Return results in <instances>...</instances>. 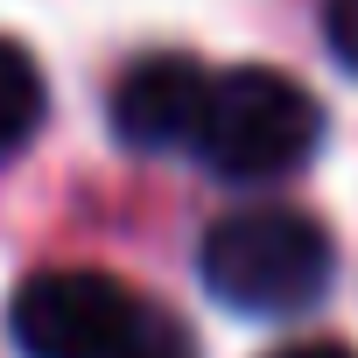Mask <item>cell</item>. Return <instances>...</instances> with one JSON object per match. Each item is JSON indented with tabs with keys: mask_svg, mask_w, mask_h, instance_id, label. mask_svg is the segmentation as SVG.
I'll return each mask as SVG.
<instances>
[{
	"mask_svg": "<svg viewBox=\"0 0 358 358\" xmlns=\"http://www.w3.org/2000/svg\"><path fill=\"white\" fill-rule=\"evenodd\" d=\"M197 274L239 316H302L330 295L337 246L295 204H246V211H225L204 232Z\"/></svg>",
	"mask_w": 358,
	"mask_h": 358,
	"instance_id": "6da1fadb",
	"label": "cell"
},
{
	"mask_svg": "<svg viewBox=\"0 0 358 358\" xmlns=\"http://www.w3.org/2000/svg\"><path fill=\"white\" fill-rule=\"evenodd\" d=\"M323 43L344 71H358V0H323Z\"/></svg>",
	"mask_w": 358,
	"mask_h": 358,
	"instance_id": "8992f818",
	"label": "cell"
},
{
	"mask_svg": "<svg viewBox=\"0 0 358 358\" xmlns=\"http://www.w3.org/2000/svg\"><path fill=\"white\" fill-rule=\"evenodd\" d=\"M8 337L22 358H127L148 344V316L99 267H43L15 288Z\"/></svg>",
	"mask_w": 358,
	"mask_h": 358,
	"instance_id": "3957f363",
	"label": "cell"
},
{
	"mask_svg": "<svg viewBox=\"0 0 358 358\" xmlns=\"http://www.w3.org/2000/svg\"><path fill=\"white\" fill-rule=\"evenodd\" d=\"M316 141H323V106L309 99V85L267 64H239L211 78L190 155L225 183H281L316 155Z\"/></svg>",
	"mask_w": 358,
	"mask_h": 358,
	"instance_id": "7a4b0ae2",
	"label": "cell"
},
{
	"mask_svg": "<svg viewBox=\"0 0 358 358\" xmlns=\"http://www.w3.org/2000/svg\"><path fill=\"white\" fill-rule=\"evenodd\" d=\"M274 358H358L351 344H330V337H309V344H288V351H274Z\"/></svg>",
	"mask_w": 358,
	"mask_h": 358,
	"instance_id": "52a82bcc",
	"label": "cell"
},
{
	"mask_svg": "<svg viewBox=\"0 0 358 358\" xmlns=\"http://www.w3.org/2000/svg\"><path fill=\"white\" fill-rule=\"evenodd\" d=\"M127 358H176V351H155V344H134Z\"/></svg>",
	"mask_w": 358,
	"mask_h": 358,
	"instance_id": "ba28073f",
	"label": "cell"
},
{
	"mask_svg": "<svg viewBox=\"0 0 358 358\" xmlns=\"http://www.w3.org/2000/svg\"><path fill=\"white\" fill-rule=\"evenodd\" d=\"M43 113H50V92H43L36 57H29L15 36H0V162L22 155V148L36 141Z\"/></svg>",
	"mask_w": 358,
	"mask_h": 358,
	"instance_id": "5b68a950",
	"label": "cell"
},
{
	"mask_svg": "<svg viewBox=\"0 0 358 358\" xmlns=\"http://www.w3.org/2000/svg\"><path fill=\"white\" fill-rule=\"evenodd\" d=\"M204 99H211V71L183 50H155V57H134L113 85V134L134 148V155H169V148H190L197 141V120H204Z\"/></svg>",
	"mask_w": 358,
	"mask_h": 358,
	"instance_id": "277c9868",
	"label": "cell"
}]
</instances>
